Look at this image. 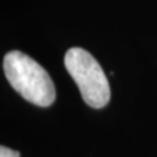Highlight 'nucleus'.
<instances>
[{
    "instance_id": "1",
    "label": "nucleus",
    "mask_w": 157,
    "mask_h": 157,
    "mask_svg": "<svg viewBox=\"0 0 157 157\" xmlns=\"http://www.w3.org/2000/svg\"><path fill=\"white\" fill-rule=\"evenodd\" d=\"M4 72L9 84L26 101L42 107L55 101V86L48 72L21 51H9L4 56Z\"/></svg>"
},
{
    "instance_id": "2",
    "label": "nucleus",
    "mask_w": 157,
    "mask_h": 157,
    "mask_svg": "<svg viewBox=\"0 0 157 157\" xmlns=\"http://www.w3.org/2000/svg\"><path fill=\"white\" fill-rule=\"evenodd\" d=\"M64 66L76 82L82 100L93 109H101L110 100V85L104 70L90 52L72 47L64 55Z\"/></svg>"
},
{
    "instance_id": "3",
    "label": "nucleus",
    "mask_w": 157,
    "mask_h": 157,
    "mask_svg": "<svg viewBox=\"0 0 157 157\" xmlns=\"http://www.w3.org/2000/svg\"><path fill=\"white\" fill-rule=\"evenodd\" d=\"M0 157H20V153L17 151H13L8 147H4L2 145L0 148Z\"/></svg>"
}]
</instances>
